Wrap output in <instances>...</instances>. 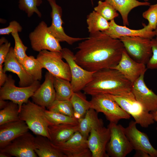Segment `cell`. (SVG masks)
Returning <instances> with one entry per match:
<instances>
[{"label": "cell", "mask_w": 157, "mask_h": 157, "mask_svg": "<svg viewBox=\"0 0 157 157\" xmlns=\"http://www.w3.org/2000/svg\"><path fill=\"white\" fill-rule=\"evenodd\" d=\"M133 59L146 65L152 55L151 39L139 36H124L119 39Z\"/></svg>", "instance_id": "ba28073f"}, {"label": "cell", "mask_w": 157, "mask_h": 157, "mask_svg": "<svg viewBox=\"0 0 157 157\" xmlns=\"http://www.w3.org/2000/svg\"><path fill=\"white\" fill-rule=\"evenodd\" d=\"M132 83L117 69L111 68L96 71L92 78L82 90L92 96L101 94L134 96Z\"/></svg>", "instance_id": "7a4b0ae2"}, {"label": "cell", "mask_w": 157, "mask_h": 157, "mask_svg": "<svg viewBox=\"0 0 157 157\" xmlns=\"http://www.w3.org/2000/svg\"><path fill=\"white\" fill-rule=\"evenodd\" d=\"M152 116V117L154 121H156L157 123V110L155 111L151 112H150Z\"/></svg>", "instance_id": "ee69618b"}, {"label": "cell", "mask_w": 157, "mask_h": 157, "mask_svg": "<svg viewBox=\"0 0 157 157\" xmlns=\"http://www.w3.org/2000/svg\"><path fill=\"white\" fill-rule=\"evenodd\" d=\"M149 0H144V2H148Z\"/></svg>", "instance_id": "c3c4849f"}, {"label": "cell", "mask_w": 157, "mask_h": 157, "mask_svg": "<svg viewBox=\"0 0 157 157\" xmlns=\"http://www.w3.org/2000/svg\"><path fill=\"white\" fill-rule=\"evenodd\" d=\"M91 0V3H92V5H93V0Z\"/></svg>", "instance_id": "7dc6e473"}, {"label": "cell", "mask_w": 157, "mask_h": 157, "mask_svg": "<svg viewBox=\"0 0 157 157\" xmlns=\"http://www.w3.org/2000/svg\"><path fill=\"white\" fill-rule=\"evenodd\" d=\"M51 8V16L52 21L51 25L48 26L49 31L60 42H66L69 45L83 40L86 38H74L67 35L63 26L62 9L56 3V0H47Z\"/></svg>", "instance_id": "5bb4252c"}, {"label": "cell", "mask_w": 157, "mask_h": 157, "mask_svg": "<svg viewBox=\"0 0 157 157\" xmlns=\"http://www.w3.org/2000/svg\"><path fill=\"white\" fill-rule=\"evenodd\" d=\"M70 100L74 111V117L78 119L83 117L87 111L91 108V104L85 95L80 91L74 92Z\"/></svg>", "instance_id": "4316f807"}, {"label": "cell", "mask_w": 157, "mask_h": 157, "mask_svg": "<svg viewBox=\"0 0 157 157\" xmlns=\"http://www.w3.org/2000/svg\"><path fill=\"white\" fill-rule=\"evenodd\" d=\"M11 47V44L4 37L0 39V66H3Z\"/></svg>", "instance_id": "f35d334b"}, {"label": "cell", "mask_w": 157, "mask_h": 157, "mask_svg": "<svg viewBox=\"0 0 157 157\" xmlns=\"http://www.w3.org/2000/svg\"><path fill=\"white\" fill-rule=\"evenodd\" d=\"M18 105L13 102H8L7 106L0 110V125L20 120Z\"/></svg>", "instance_id": "4dcf8cb0"}, {"label": "cell", "mask_w": 157, "mask_h": 157, "mask_svg": "<svg viewBox=\"0 0 157 157\" xmlns=\"http://www.w3.org/2000/svg\"><path fill=\"white\" fill-rule=\"evenodd\" d=\"M54 76L49 72L45 75V80L32 97L35 104L48 108L56 100V91L54 86Z\"/></svg>", "instance_id": "d6986e66"}, {"label": "cell", "mask_w": 157, "mask_h": 157, "mask_svg": "<svg viewBox=\"0 0 157 157\" xmlns=\"http://www.w3.org/2000/svg\"><path fill=\"white\" fill-rule=\"evenodd\" d=\"M94 10L108 21L114 19L119 16L117 11L106 1H99L97 5L94 8Z\"/></svg>", "instance_id": "e575fe53"}, {"label": "cell", "mask_w": 157, "mask_h": 157, "mask_svg": "<svg viewBox=\"0 0 157 157\" xmlns=\"http://www.w3.org/2000/svg\"><path fill=\"white\" fill-rule=\"evenodd\" d=\"M136 152L134 155L135 157H151L146 152L140 150H135Z\"/></svg>", "instance_id": "b9f144b4"}, {"label": "cell", "mask_w": 157, "mask_h": 157, "mask_svg": "<svg viewBox=\"0 0 157 157\" xmlns=\"http://www.w3.org/2000/svg\"><path fill=\"white\" fill-rule=\"evenodd\" d=\"M21 64L35 81L41 79L42 68L37 58L32 56H27Z\"/></svg>", "instance_id": "f546056e"}, {"label": "cell", "mask_w": 157, "mask_h": 157, "mask_svg": "<svg viewBox=\"0 0 157 157\" xmlns=\"http://www.w3.org/2000/svg\"><path fill=\"white\" fill-rule=\"evenodd\" d=\"M111 95L119 106L141 127L147 128L154 123L151 114L135 99L134 96Z\"/></svg>", "instance_id": "30bf717a"}, {"label": "cell", "mask_w": 157, "mask_h": 157, "mask_svg": "<svg viewBox=\"0 0 157 157\" xmlns=\"http://www.w3.org/2000/svg\"><path fill=\"white\" fill-rule=\"evenodd\" d=\"M107 127L110 132L106 147L108 155L111 157H126L133 149L125 133L124 127L113 122H110Z\"/></svg>", "instance_id": "8992f818"}, {"label": "cell", "mask_w": 157, "mask_h": 157, "mask_svg": "<svg viewBox=\"0 0 157 157\" xmlns=\"http://www.w3.org/2000/svg\"><path fill=\"white\" fill-rule=\"evenodd\" d=\"M36 58L42 68L47 69L54 76L71 81L69 66L63 60L61 52L44 50L39 52Z\"/></svg>", "instance_id": "52a82bcc"}, {"label": "cell", "mask_w": 157, "mask_h": 157, "mask_svg": "<svg viewBox=\"0 0 157 157\" xmlns=\"http://www.w3.org/2000/svg\"><path fill=\"white\" fill-rule=\"evenodd\" d=\"M86 22L90 33L104 32L109 27L108 21L94 10L87 15Z\"/></svg>", "instance_id": "83f0119b"}, {"label": "cell", "mask_w": 157, "mask_h": 157, "mask_svg": "<svg viewBox=\"0 0 157 157\" xmlns=\"http://www.w3.org/2000/svg\"><path fill=\"white\" fill-rule=\"evenodd\" d=\"M110 138L109 128L104 126L93 129L88 138V147L92 157H108L106 147Z\"/></svg>", "instance_id": "e0dca14e"}, {"label": "cell", "mask_w": 157, "mask_h": 157, "mask_svg": "<svg viewBox=\"0 0 157 157\" xmlns=\"http://www.w3.org/2000/svg\"><path fill=\"white\" fill-rule=\"evenodd\" d=\"M87 139L78 131L67 141L57 144H52L66 157H92Z\"/></svg>", "instance_id": "7c38bea8"}, {"label": "cell", "mask_w": 157, "mask_h": 157, "mask_svg": "<svg viewBox=\"0 0 157 157\" xmlns=\"http://www.w3.org/2000/svg\"><path fill=\"white\" fill-rule=\"evenodd\" d=\"M112 68L118 70L132 84L147 69L145 64L134 60L125 49L118 64Z\"/></svg>", "instance_id": "ac0fdd59"}, {"label": "cell", "mask_w": 157, "mask_h": 157, "mask_svg": "<svg viewBox=\"0 0 157 157\" xmlns=\"http://www.w3.org/2000/svg\"><path fill=\"white\" fill-rule=\"evenodd\" d=\"M106 1L120 13L124 26L129 25L128 15L133 8L140 6H150L148 2H141L137 0H99Z\"/></svg>", "instance_id": "484cf974"}, {"label": "cell", "mask_w": 157, "mask_h": 157, "mask_svg": "<svg viewBox=\"0 0 157 157\" xmlns=\"http://www.w3.org/2000/svg\"><path fill=\"white\" fill-rule=\"evenodd\" d=\"M45 22H40L29 35L33 49L39 52L44 50L61 52L62 48L60 42L48 31Z\"/></svg>", "instance_id": "9c48e42d"}, {"label": "cell", "mask_w": 157, "mask_h": 157, "mask_svg": "<svg viewBox=\"0 0 157 157\" xmlns=\"http://www.w3.org/2000/svg\"><path fill=\"white\" fill-rule=\"evenodd\" d=\"M45 107L29 100L22 106L19 117L34 134L46 137L49 139L48 127L51 124L45 116Z\"/></svg>", "instance_id": "3957f363"}, {"label": "cell", "mask_w": 157, "mask_h": 157, "mask_svg": "<svg viewBox=\"0 0 157 157\" xmlns=\"http://www.w3.org/2000/svg\"><path fill=\"white\" fill-rule=\"evenodd\" d=\"M154 31L155 33V36H156V39L157 40V24L156 28Z\"/></svg>", "instance_id": "bcb514c9"}, {"label": "cell", "mask_w": 157, "mask_h": 157, "mask_svg": "<svg viewBox=\"0 0 157 157\" xmlns=\"http://www.w3.org/2000/svg\"><path fill=\"white\" fill-rule=\"evenodd\" d=\"M54 86L56 100L69 99L74 92L70 81L65 79L54 76Z\"/></svg>", "instance_id": "f1b7e54d"}, {"label": "cell", "mask_w": 157, "mask_h": 157, "mask_svg": "<svg viewBox=\"0 0 157 157\" xmlns=\"http://www.w3.org/2000/svg\"><path fill=\"white\" fill-rule=\"evenodd\" d=\"M8 76L3 70V66H0V86L3 85L5 82Z\"/></svg>", "instance_id": "60d3db41"}, {"label": "cell", "mask_w": 157, "mask_h": 157, "mask_svg": "<svg viewBox=\"0 0 157 157\" xmlns=\"http://www.w3.org/2000/svg\"><path fill=\"white\" fill-rule=\"evenodd\" d=\"M63 58L68 64L71 74L70 83L74 92L80 91L91 80L95 72L87 70L79 65L74 59V54L67 48L61 52Z\"/></svg>", "instance_id": "8fae6325"}, {"label": "cell", "mask_w": 157, "mask_h": 157, "mask_svg": "<svg viewBox=\"0 0 157 157\" xmlns=\"http://www.w3.org/2000/svg\"><path fill=\"white\" fill-rule=\"evenodd\" d=\"M35 151L39 157H66L46 137L37 135L35 137Z\"/></svg>", "instance_id": "cb8c5ba5"}, {"label": "cell", "mask_w": 157, "mask_h": 157, "mask_svg": "<svg viewBox=\"0 0 157 157\" xmlns=\"http://www.w3.org/2000/svg\"><path fill=\"white\" fill-rule=\"evenodd\" d=\"M0 98V109L1 110L4 108L7 105L8 102L5 101Z\"/></svg>", "instance_id": "7bdbcfd3"}, {"label": "cell", "mask_w": 157, "mask_h": 157, "mask_svg": "<svg viewBox=\"0 0 157 157\" xmlns=\"http://www.w3.org/2000/svg\"><path fill=\"white\" fill-rule=\"evenodd\" d=\"M152 55L146 64L147 69H157V40L156 38L151 39Z\"/></svg>", "instance_id": "74e56055"}, {"label": "cell", "mask_w": 157, "mask_h": 157, "mask_svg": "<svg viewBox=\"0 0 157 157\" xmlns=\"http://www.w3.org/2000/svg\"><path fill=\"white\" fill-rule=\"evenodd\" d=\"M26 122L22 120L0 125V149L5 147L13 140L28 131Z\"/></svg>", "instance_id": "44dd1931"}, {"label": "cell", "mask_w": 157, "mask_h": 157, "mask_svg": "<svg viewBox=\"0 0 157 157\" xmlns=\"http://www.w3.org/2000/svg\"><path fill=\"white\" fill-rule=\"evenodd\" d=\"M145 73L132 84V91L135 99L147 111L157 110V95L146 85L144 81Z\"/></svg>", "instance_id": "9a60e30c"}, {"label": "cell", "mask_w": 157, "mask_h": 157, "mask_svg": "<svg viewBox=\"0 0 157 157\" xmlns=\"http://www.w3.org/2000/svg\"><path fill=\"white\" fill-rule=\"evenodd\" d=\"M92 96L91 108L98 113H103L110 122L117 124L121 119L130 118V115L119 106L111 94H101Z\"/></svg>", "instance_id": "277c9868"}, {"label": "cell", "mask_w": 157, "mask_h": 157, "mask_svg": "<svg viewBox=\"0 0 157 157\" xmlns=\"http://www.w3.org/2000/svg\"><path fill=\"white\" fill-rule=\"evenodd\" d=\"M11 156L7 153L0 151V157H10Z\"/></svg>", "instance_id": "f6af8a7d"}, {"label": "cell", "mask_w": 157, "mask_h": 157, "mask_svg": "<svg viewBox=\"0 0 157 157\" xmlns=\"http://www.w3.org/2000/svg\"><path fill=\"white\" fill-rule=\"evenodd\" d=\"M22 30L20 24L17 21L13 20L10 22L7 27L0 29V35H9L14 33L21 32Z\"/></svg>", "instance_id": "ab89813d"}, {"label": "cell", "mask_w": 157, "mask_h": 157, "mask_svg": "<svg viewBox=\"0 0 157 157\" xmlns=\"http://www.w3.org/2000/svg\"><path fill=\"white\" fill-rule=\"evenodd\" d=\"M47 109L71 117H74V109L70 100H55Z\"/></svg>", "instance_id": "d6a6232c"}, {"label": "cell", "mask_w": 157, "mask_h": 157, "mask_svg": "<svg viewBox=\"0 0 157 157\" xmlns=\"http://www.w3.org/2000/svg\"><path fill=\"white\" fill-rule=\"evenodd\" d=\"M144 18L147 19L148 24L146 25L150 30H154L157 24V3L150 6L148 10L142 13Z\"/></svg>", "instance_id": "8d00e7d4"}, {"label": "cell", "mask_w": 157, "mask_h": 157, "mask_svg": "<svg viewBox=\"0 0 157 157\" xmlns=\"http://www.w3.org/2000/svg\"><path fill=\"white\" fill-rule=\"evenodd\" d=\"M35 137L28 131L13 140L0 151L6 152L11 156L37 157L35 151Z\"/></svg>", "instance_id": "4fadbf2b"}, {"label": "cell", "mask_w": 157, "mask_h": 157, "mask_svg": "<svg viewBox=\"0 0 157 157\" xmlns=\"http://www.w3.org/2000/svg\"><path fill=\"white\" fill-rule=\"evenodd\" d=\"M98 113L91 108L83 117L78 120L79 131L86 138H88L92 129L104 126L103 121L99 118Z\"/></svg>", "instance_id": "d4e9b609"}, {"label": "cell", "mask_w": 157, "mask_h": 157, "mask_svg": "<svg viewBox=\"0 0 157 157\" xmlns=\"http://www.w3.org/2000/svg\"><path fill=\"white\" fill-rule=\"evenodd\" d=\"M76 49L75 61L90 72L113 68L118 64L125 49L119 39L112 38L101 31L90 33Z\"/></svg>", "instance_id": "6da1fadb"}, {"label": "cell", "mask_w": 157, "mask_h": 157, "mask_svg": "<svg viewBox=\"0 0 157 157\" xmlns=\"http://www.w3.org/2000/svg\"><path fill=\"white\" fill-rule=\"evenodd\" d=\"M135 121H131L128 126L124 128L125 133L133 149L148 153L151 157H157V149L152 145L147 135L139 130Z\"/></svg>", "instance_id": "2e32d148"}, {"label": "cell", "mask_w": 157, "mask_h": 157, "mask_svg": "<svg viewBox=\"0 0 157 157\" xmlns=\"http://www.w3.org/2000/svg\"><path fill=\"white\" fill-rule=\"evenodd\" d=\"M45 116L51 125L62 124H78V119L62 114L45 109Z\"/></svg>", "instance_id": "1f68e13d"}, {"label": "cell", "mask_w": 157, "mask_h": 157, "mask_svg": "<svg viewBox=\"0 0 157 157\" xmlns=\"http://www.w3.org/2000/svg\"><path fill=\"white\" fill-rule=\"evenodd\" d=\"M15 82L11 75L8 76L5 82L0 87V98L17 104L19 112L22 105L28 101L40 84L39 81H35L30 86L18 87L16 86Z\"/></svg>", "instance_id": "5b68a950"}, {"label": "cell", "mask_w": 157, "mask_h": 157, "mask_svg": "<svg viewBox=\"0 0 157 157\" xmlns=\"http://www.w3.org/2000/svg\"><path fill=\"white\" fill-rule=\"evenodd\" d=\"M42 0H19L18 7L24 11L28 17H31L35 13L39 18L42 15L38 8L42 3Z\"/></svg>", "instance_id": "836d02e7"}, {"label": "cell", "mask_w": 157, "mask_h": 157, "mask_svg": "<svg viewBox=\"0 0 157 157\" xmlns=\"http://www.w3.org/2000/svg\"><path fill=\"white\" fill-rule=\"evenodd\" d=\"M78 131V124H62L51 125L48 127L49 140L54 144L67 141Z\"/></svg>", "instance_id": "603a6c76"}, {"label": "cell", "mask_w": 157, "mask_h": 157, "mask_svg": "<svg viewBox=\"0 0 157 157\" xmlns=\"http://www.w3.org/2000/svg\"><path fill=\"white\" fill-rule=\"evenodd\" d=\"M11 34L15 42V46L13 48L14 55L18 61L22 64L27 56L26 51L28 48L23 43L18 33H14Z\"/></svg>", "instance_id": "d590c367"}, {"label": "cell", "mask_w": 157, "mask_h": 157, "mask_svg": "<svg viewBox=\"0 0 157 157\" xmlns=\"http://www.w3.org/2000/svg\"><path fill=\"white\" fill-rule=\"evenodd\" d=\"M109 27L104 32L111 38L119 39L124 36H139L151 39L155 36L154 31H151L147 28L146 25L143 24V28L138 30L130 29L126 26L118 25L114 19L109 22Z\"/></svg>", "instance_id": "ffe728a7"}, {"label": "cell", "mask_w": 157, "mask_h": 157, "mask_svg": "<svg viewBox=\"0 0 157 157\" xmlns=\"http://www.w3.org/2000/svg\"><path fill=\"white\" fill-rule=\"evenodd\" d=\"M3 66L4 72H12L17 75L19 79V87H25L30 86L35 81L15 57L12 47H10Z\"/></svg>", "instance_id": "7402d4cb"}]
</instances>
